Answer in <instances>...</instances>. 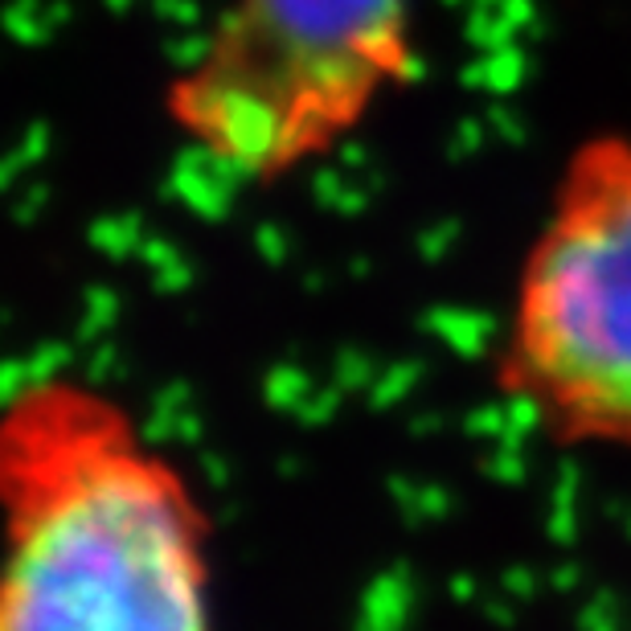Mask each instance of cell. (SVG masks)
<instances>
[{"label":"cell","mask_w":631,"mask_h":631,"mask_svg":"<svg viewBox=\"0 0 631 631\" xmlns=\"http://www.w3.org/2000/svg\"><path fill=\"white\" fill-rule=\"evenodd\" d=\"M214 521L116 393L0 398V631H218Z\"/></svg>","instance_id":"1"},{"label":"cell","mask_w":631,"mask_h":631,"mask_svg":"<svg viewBox=\"0 0 631 631\" xmlns=\"http://www.w3.org/2000/svg\"><path fill=\"white\" fill-rule=\"evenodd\" d=\"M418 0H222L165 86V120L218 172L279 185L332 156L414 74Z\"/></svg>","instance_id":"2"},{"label":"cell","mask_w":631,"mask_h":631,"mask_svg":"<svg viewBox=\"0 0 631 631\" xmlns=\"http://www.w3.org/2000/svg\"><path fill=\"white\" fill-rule=\"evenodd\" d=\"M496 386L554 444L631 456V139L566 165L512 283Z\"/></svg>","instance_id":"3"}]
</instances>
